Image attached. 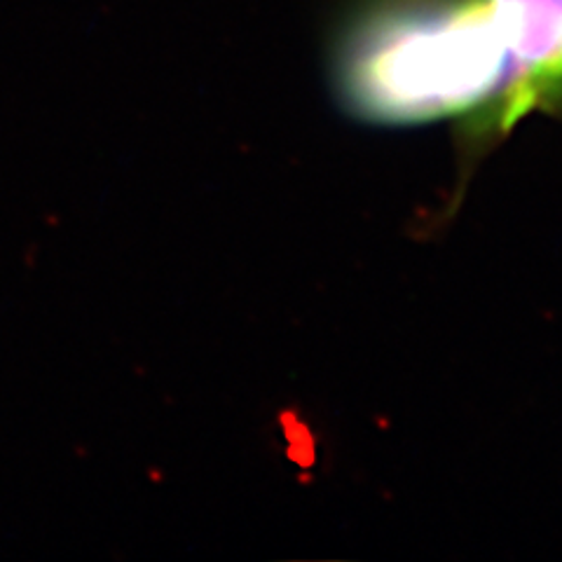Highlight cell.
Returning <instances> with one entry per match:
<instances>
[{"label":"cell","instance_id":"2","mask_svg":"<svg viewBox=\"0 0 562 562\" xmlns=\"http://www.w3.org/2000/svg\"><path fill=\"white\" fill-rule=\"evenodd\" d=\"M506 70L485 111L467 134L487 138L512 130L530 113L562 109V0H490Z\"/></svg>","mask_w":562,"mask_h":562},{"label":"cell","instance_id":"1","mask_svg":"<svg viewBox=\"0 0 562 562\" xmlns=\"http://www.w3.org/2000/svg\"><path fill=\"white\" fill-rule=\"evenodd\" d=\"M347 109L378 125L462 117L495 99L506 52L490 0H375L338 45Z\"/></svg>","mask_w":562,"mask_h":562}]
</instances>
